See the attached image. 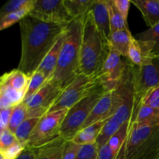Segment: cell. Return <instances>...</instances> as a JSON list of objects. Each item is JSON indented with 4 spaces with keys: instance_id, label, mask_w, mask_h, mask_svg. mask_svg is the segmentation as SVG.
Here are the masks:
<instances>
[{
    "instance_id": "cell-26",
    "label": "cell",
    "mask_w": 159,
    "mask_h": 159,
    "mask_svg": "<svg viewBox=\"0 0 159 159\" xmlns=\"http://www.w3.org/2000/svg\"><path fill=\"white\" fill-rule=\"evenodd\" d=\"M27 105L24 101L13 107L8 129L15 134L16 130L20 127V124L27 119Z\"/></svg>"
},
{
    "instance_id": "cell-25",
    "label": "cell",
    "mask_w": 159,
    "mask_h": 159,
    "mask_svg": "<svg viewBox=\"0 0 159 159\" xmlns=\"http://www.w3.org/2000/svg\"><path fill=\"white\" fill-rule=\"evenodd\" d=\"M40 118H27L16 129L15 135L18 141L26 145L33 131L37 127Z\"/></svg>"
},
{
    "instance_id": "cell-32",
    "label": "cell",
    "mask_w": 159,
    "mask_h": 159,
    "mask_svg": "<svg viewBox=\"0 0 159 159\" xmlns=\"http://www.w3.org/2000/svg\"><path fill=\"white\" fill-rule=\"evenodd\" d=\"M75 159H98L97 144L81 145Z\"/></svg>"
},
{
    "instance_id": "cell-16",
    "label": "cell",
    "mask_w": 159,
    "mask_h": 159,
    "mask_svg": "<svg viewBox=\"0 0 159 159\" xmlns=\"http://www.w3.org/2000/svg\"><path fill=\"white\" fill-rule=\"evenodd\" d=\"M30 80V76L16 68L2 75L0 86H7L18 91L26 92Z\"/></svg>"
},
{
    "instance_id": "cell-15",
    "label": "cell",
    "mask_w": 159,
    "mask_h": 159,
    "mask_svg": "<svg viewBox=\"0 0 159 159\" xmlns=\"http://www.w3.org/2000/svg\"><path fill=\"white\" fill-rule=\"evenodd\" d=\"M142 14L149 28L159 23V0H130Z\"/></svg>"
},
{
    "instance_id": "cell-13",
    "label": "cell",
    "mask_w": 159,
    "mask_h": 159,
    "mask_svg": "<svg viewBox=\"0 0 159 159\" xmlns=\"http://www.w3.org/2000/svg\"><path fill=\"white\" fill-rule=\"evenodd\" d=\"M107 2L108 0H93L89 9L96 27L107 43L111 33Z\"/></svg>"
},
{
    "instance_id": "cell-22",
    "label": "cell",
    "mask_w": 159,
    "mask_h": 159,
    "mask_svg": "<svg viewBox=\"0 0 159 159\" xmlns=\"http://www.w3.org/2000/svg\"><path fill=\"white\" fill-rule=\"evenodd\" d=\"M64 2L73 20H83L93 0H64Z\"/></svg>"
},
{
    "instance_id": "cell-12",
    "label": "cell",
    "mask_w": 159,
    "mask_h": 159,
    "mask_svg": "<svg viewBox=\"0 0 159 159\" xmlns=\"http://www.w3.org/2000/svg\"><path fill=\"white\" fill-rule=\"evenodd\" d=\"M142 50L144 58H159V23L135 36Z\"/></svg>"
},
{
    "instance_id": "cell-5",
    "label": "cell",
    "mask_w": 159,
    "mask_h": 159,
    "mask_svg": "<svg viewBox=\"0 0 159 159\" xmlns=\"http://www.w3.org/2000/svg\"><path fill=\"white\" fill-rule=\"evenodd\" d=\"M105 91L98 84L85 97L68 110L60 129L61 137L65 141H71L82 130L95 106L103 96Z\"/></svg>"
},
{
    "instance_id": "cell-14",
    "label": "cell",
    "mask_w": 159,
    "mask_h": 159,
    "mask_svg": "<svg viewBox=\"0 0 159 159\" xmlns=\"http://www.w3.org/2000/svg\"><path fill=\"white\" fill-rule=\"evenodd\" d=\"M67 37V28L65 30V32L60 36L56 43L51 48V51L48 52L46 57L41 62L38 68V71H41L43 74L45 75L48 79L52 76L54 74V71L57 67V61H58L59 57H60L61 51L62 47H63L64 43Z\"/></svg>"
},
{
    "instance_id": "cell-30",
    "label": "cell",
    "mask_w": 159,
    "mask_h": 159,
    "mask_svg": "<svg viewBox=\"0 0 159 159\" xmlns=\"http://www.w3.org/2000/svg\"><path fill=\"white\" fill-rule=\"evenodd\" d=\"M34 0H10L3 5L0 10V17H2L11 12L20 10L33 2Z\"/></svg>"
},
{
    "instance_id": "cell-10",
    "label": "cell",
    "mask_w": 159,
    "mask_h": 159,
    "mask_svg": "<svg viewBox=\"0 0 159 159\" xmlns=\"http://www.w3.org/2000/svg\"><path fill=\"white\" fill-rule=\"evenodd\" d=\"M29 15L50 23L68 24L74 20L65 7L64 0H35Z\"/></svg>"
},
{
    "instance_id": "cell-9",
    "label": "cell",
    "mask_w": 159,
    "mask_h": 159,
    "mask_svg": "<svg viewBox=\"0 0 159 159\" xmlns=\"http://www.w3.org/2000/svg\"><path fill=\"white\" fill-rule=\"evenodd\" d=\"M133 66L134 90L136 100L137 113L146 93L159 85V71L153 60L149 58H144L143 64L140 67H136L134 65Z\"/></svg>"
},
{
    "instance_id": "cell-17",
    "label": "cell",
    "mask_w": 159,
    "mask_h": 159,
    "mask_svg": "<svg viewBox=\"0 0 159 159\" xmlns=\"http://www.w3.org/2000/svg\"><path fill=\"white\" fill-rule=\"evenodd\" d=\"M130 30H120L110 33L107 44L124 57L127 58L129 45L132 37Z\"/></svg>"
},
{
    "instance_id": "cell-29",
    "label": "cell",
    "mask_w": 159,
    "mask_h": 159,
    "mask_svg": "<svg viewBox=\"0 0 159 159\" xmlns=\"http://www.w3.org/2000/svg\"><path fill=\"white\" fill-rule=\"evenodd\" d=\"M127 61L136 67H140L144 61L142 50H141L138 40L135 37H132L129 45L128 52H127Z\"/></svg>"
},
{
    "instance_id": "cell-35",
    "label": "cell",
    "mask_w": 159,
    "mask_h": 159,
    "mask_svg": "<svg viewBox=\"0 0 159 159\" xmlns=\"http://www.w3.org/2000/svg\"><path fill=\"white\" fill-rule=\"evenodd\" d=\"M81 145L72 141H66L63 151L62 159H75Z\"/></svg>"
},
{
    "instance_id": "cell-28",
    "label": "cell",
    "mask_w": 159,
    "mask_h": 159,
    "mask_svg": "<svg viewBox=\"0 0 159 159\" xmlns=\"http://www.w3.org/2000/svg\"><path fill=\"white\" fill-rule=\"evenodd\" d=\"M48 80V79L45 76L44 74L37 70L30 77V80L26 96H25V102H26L31 97H33L46 84Z\"/></svg>"
},
{
    "instance_id": "cell-38",
    "label": "cell",
    "mask_w": 159,
    "mask_h": 159,
    "mask_svg": "<svg viewBox=\"0 0 159 159\" xmlns=\"http://www.w3.org/2000/svg\"><path fill=\"white\" fill-rule=\"evenodd\" d=\"M36 158V152L35 149L26 148L25 150L21 153V155L16 159H35Z\"/></svg>"
},
{
    "instance_id": "cell-11",
    "label": "cell",
    "mask_w": 159,
    "mask_h": 159,
    "mask_svg": "<svg viewBox=\"0 0 159 159\" xmlns=\"http://www.w3.org/2000/svg\"><path fill=\"white\" fill-rule=\"evenodd\" d=\"M61 92L60 88L48 80L46 84L26 102L28 108L27 118L43 117L48 113Z\"/></svg>"
},
{
    "instance_id": "cell-36",
    "label": "cell",
    "mask_w": 159,
    "mask_h": 159,
    "mask_svg": "<svg viewBox=\"0 0 159 159\" xmlns=\"http://www.w3.org/2000/svg\"><path fill=\"white\" fill-rule=\"evenodd\" d=\"M115 6L118 9L121 15L124 17V20L127 23V18H128L129 9L130 7V1L129 0H113Z\"/></svg>"
},
{
    "instance_id": "cell-8",
    "label": "cell",
    "mask_w": 159,
    "mask_h": 159,
    "mask_svg": "<svg viewBox=\"0 0 159 159\" xmlns=\"http://www.w3.org/2000/svg\"><path fill=\"white\" fill-rule=\"evenodd\" d=\"M109 47V46H108ZM123 56L109 47V53L100 71L95 76L105 93L116 89L124 77L129 61L124 62Z\"/></svg>"
},
{
    "instance_id": "cell-1",
    "label": "cell",
    "mask_w": 159,
    "mask_h": 159,
    "mask_svg": "<svg viewBox=\"0 0 159 159\" xmlns=\"http://www.w3.org/2000/svg\"><path fill=\"white\" fill-rule=\"evenodd\" d=\"M21 35V57L17 69L31 77L68 24L50 23L28 15L19 23Z\"/></svg>"
},
{
    "instance_id": "cell-7",
    "label": "cell",
    "mask_w": 159,
    "mask_h": 159,
    "mask_svg": "<svg viewBox=\"0 0 159 159\" xmlns=\"http://www.w3.org/2000/svg\"><path fill=\"white\" fill-rule=\"evenodd\" d=\"M97 85L98 82L95 77L80 74L62 90L48 113L61 110H69L85 97Z\"/></svg>"
},
{
    "instance_id": "cell-19",
    "label": "cell",
    "mask_w": 159,
    "mask_h": 159,
    "mask_svg": "<svg viewBox=\"0 0 159 159\" xmlns=\"http://www.w3.org/2000/svg\"><path fill=\"white\" fill-rule=\"evenodd\" d=\"M65 142L66 141L62 137H59L51 142L35 149V159H62Z\"/></svg>"
},
{
    "instance_id": "cell-23",
    "label": "cell",
    "mask_w": 159,
    "mask_h": 159,
    "mask_svg": "<svg viewBox=\"0 0 159 159\" xmlns=\"http://www.w3.org/2000/svg\"><path fill=\"white\" fill-rule=\"evenodd\" d=\"M34 2H35V0H34L30 5L20 9V10L11 12V13L4 16L0 17V30H3L10 27L18 22L20 23L24 17L29 15L30 12L32 10L33 7H34Z\"/></svg>"
},
{
    "instance_id": "cell-37",
    "label": "cell",
    "mask_w": 159,
    "mask_h": 159,
    "mask_svg": "<svg viewBox=\"0 0 159 159\" xmlns=\"http://www.w3.org/2000/svg\"><path fill=\"white\" fill-rule=\"evenodd\" d=\"M12 109L13 108H8L0 110V130L1 131L9 127Z\"/></svg>"
},
{
    "instance_id": "cell-4",
    "label": "cell",
    "mask_w": 159,
    "mask_h": 159,
    "mask_svg": "<svg viewBox=\"0 0 159 159\" xmlns=\"http://www.w3.org/2000/svg\"><path fill=\"white\" fill-rule=\"evenodd\" d=\"M119 159H159V125L130 124Z\"/></svg>"
},
{
    "instance_id": "cell-18",
    "label": "cell",
    "mask_w": 159,
    "mask_h": 159,
    "mask_svg": "<svg viewBox=\"0 0 159 159\" xmlns=\"http://www.w3.org/2000/svg\"><path fill=\"white\" fill-rule=\"evenodd\" d=\"M107 120H108L99 121L96 124L84 127L76 134L71 141L79 145L96 144V141Z\"/></svg>"
},
{
    "instance_id": "cell-6",
    "label": "cell",
    "mask_w": 159,
    "mask_h": 159,
    "mask_svg": "<svg viewBox=\"0 0 159 159\" xmlns=\"http://www.w3.org/2000/svg\"><path fill=\"white\" fill-rule=\"evenodd\" d=\"M68 110L50 112L40 118L26 143V148L37 149L61 137V126Z\"/></svg>"
},
{
    "instance_id": "cell-20",
    "label": "cell",
    "mask_w": 159,
    "mask_h": 159,
    "mask_svg": "<svg viewBox=\"0 0 159 159\" xmlns=\"http://www.w3.org/2000/svg\"><path fill=\"white\" fill-rule=\"evenodd\" d=\"M130 124L139 125H159V109L141 104Z\"/></svg>"
},
{
    "instance_id": "cell-2",
    "label": "cell",
    "mask_w": 159,
    "mask_h": 159,
    "mask_svg": "<svg viewBox=\"0 0 159 159\" xmlns=\"http://www.w3.org/2000/svg\"><path fill=\"white\" fill-rule=\"evenodd\" d=\"M83 20H74L67 26V37L54 74L48 81L63 90L80 73V47Z\"/></svg>"
},
{
    "instance_id": "cell-39",
    "label": "cell",
    "mask_w": 159,
    "mask_h": 159,
    "mask_svg": "<svg viewBox=\"0 0 159 159\" xmlns=\"http://www.w3.org/2000/svg\"><path fill=\"white\" fill-rule=\"evenodd\" d=\"M154 63H155V65H156L157 68L158 69V71H159V58L158 59H155V60H153Z\"/></svg>"
},
{
    "instance_id": "cell-31",
    "label": "cell",
    "mask_w": 159,
    "mask_h": 159,
    "mask_svg": "<svg viewBox=\"0 0 159 159\" xmlns=\"http://www.w3.org/2000/svg\"><path fill=\"white\" fill-rule=\"evenodd\" d=\"M26 145L17 141L15 144L0 152L1 159H16L25 150Z\"/></svg>"
},
{
    "instance_id": "cell-21",
    "label": "cell",
    "mask_w": 159,
    "mask_h": 159,
    "mask_svg": "<svg viewBox=\"0 0 159 159\" xmlns=\"http://www.w3.org/2000/svg\"><path fill=\"white\" fill-rule=\"evenodd\" d=\"M25 91H18L7 86H0V109L13 108L24 101Z\"/></svg>"
},
{
    "instance_id": "cell-27",
    "label": "cell",
    "mask_w": 159,
    "mask_h": 159,
    "mask_svg": "<svg viewBox=\"0 0 159 159\" xmlns=\"http://www.w3.org/2000/svg\"><path fill=\"white\" fill-rule=\"evenodd\" d=\"M108 9L110 14V23L111 32L120 30H130L128 23L124 20L120 12L118 11L113 3V0H108Z\"/></svg>"
},
{
    "instance_id": "cell-24",
    "label": "cell",
    "mask_w": 159,
    "mask_h": 159,
    "mask_svg": "<svg viewBox=\"0 0 159 159\" xmlns=\"http://www.w3.org/2000/svg\"><path fill=\"white\" fill-rule=\"evenodd\" d=\"M130 124V122H127L125 124H124L121 127V128L112 137L111 139L107 143L110 148L113 150L115 155H116L117 159H119L121 151L123 150L124 147V144H125L127 135H128Z\"/></svg>"
},
{
    "instance_id": "cell-33",
    "label": "cell",
    "mask_w": 159,
    "mask_h": 159,
    "mask_svg": "<svg viewBox=\"0 0 159 159\" xmlns=\"http://www.w3.org/2000/svg\"><path fill=\"white\" fill-rule=\"evenodd\" d=\"M141 104L159 109V85L149 90L141 101Z\"/></svg>"
},
{
    "instance_id": "cell-3",
    "label": "cell",
    "mask_w": 159,
    "mask_h": 159,
    "mask_svg": "<svg viewBox=\"0 0 159 159\" xmlns=\"http://www.w3.org/2000/svg\"><path fill=\"white\" fill-rule=\"evenodd\" d=\"M109 53L107 42L98 30L89 10L82 23L80 47V73L95 77L100 71Z\"/></svg>"
},
{
    "instance_id": "cell-34",
    "label": "cell",
    "mask_w": 159,
    "mask_h": 159,
    "mask_svg": "<svg viewBox=\"0 0 159 159\" xmlns=\"http://www.w3.org/2000/svg\"><path fill=\"white\" fill-rule=\"evenodd\" d=\"M17 141L18 140L15 134L12 133L9 129L7 128L4 130H2L0 134V152L10 147Z\"/></svg>"
}]
</instances>
